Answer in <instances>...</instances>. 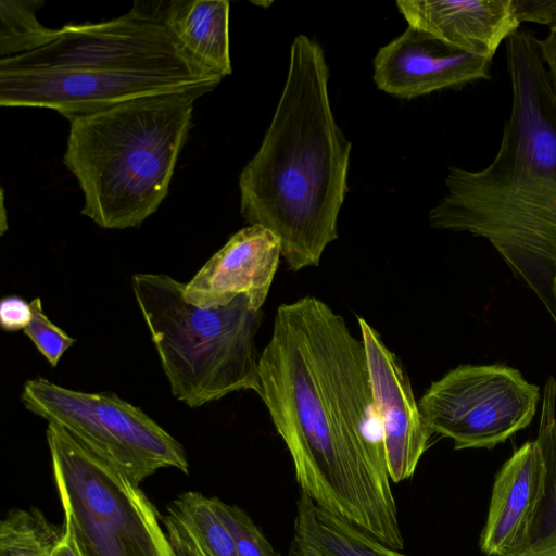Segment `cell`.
I'll return each instance as SVG.
<instances>
[{
	"mask_svg": "<svg viewBox=\"0 0 556 556\" xmlns=\"http://www.w3.org/2000/svg\"><path fill=\"white\" fill-rule=\"evenodd\" d=\"M31 319V306L18 295H9L0 302V326L5 331L25 329Z\"/></svg>",
	"mask_w": 556,
	"mask_h": 556,
	"instance_id": "d4e9b609",
	"label": "cell"
},
{
	"mask_svg": "<svg viewBox=\"0 0 556 556\" xmlns=\"http://www.w3.org/2000/svg\"><path fill=\"white\" fill-rule=\"evenodd\" d=\"M315 503L301 492L287 556H323L316 532Z\"/></svg>",
	"mask_w": 556,
	"mask_h": 556,
	"instance_id": "cb8c5ba5",
	"label": "cell"
},
{
	"mask_svg": "<svg viewBox=\"0 0 556 556\" xmlns=\"http://www.w3.org/2000/svg\"><path fill=\"white\" fill-rule=\"evenodd\" d=\"M511 106L485 167L448 168L429 212L438 230L486 239L513 273L553 308L556 273V92L532 30L506 40Z\"/></svg>",
	"mask_w": 556,
	"mask_h": 556,
	"instance_id": "7a4b0ae2",
	"label": "cell"
},
{
	"mask_svg": "<svg viewBox=\"0 0 556 556\" xmlns=\"http://www.w3.org/2000/svg\"><path fill=\"white\" fill-rule=\"evenodd\" d=\"M396 7L408 26L491 60L521 26L515 0H400Z\"/></svg>",
	"mask_w": 556,
	"mask_h": 556,
	"instance_id": "9a60e30c",
	"label": "cell"
},
{
	"mask_svg": "<svg viewBox=\"0 0 556 556\" xmlns=\"http://www.w3.org/2000/svg\"><path fill=\"white\" fill-rule=\"evenodd\" d=\"M515 4L521 23L549 26L556 16V0H515Z\"/></svg>",
	"mask_w": 556,
	"mask_h": 556,
	"instance_id": "484cf974",
	"label": "cell"
},
{
	"mask_svg": "<svg viewBox=\"0 0 556 556\" xmlns=\"http://www.w3.org/2000/svg\"><path fill=\"white\" fill-rule=\"evenodd\" d=\"M186 283L165 274H136L131 288L172 394L191 408L242 390L260 391L255 338L262 311L245 295L202 308L184 296Z\"/></svg>",
	"mask_w": 556,
	"mask_h": 556,
	"instance_id": "5b68a950",
	"label": "cell"
},
{
	"mask_svg": "<svg viewBox=\"0 0 556 556\" xmlns=\"http://www.w3.org/2000/svg\"><path fill=\"white\" fill-rule=\"evenodd\" d=\"M42 1H0V59L35 50L51 40L55 29L39 23L35 12Z\"/></svg>",
	"mask_w": 556,
	"mask_h": 556,
	"instance_id": "ffe728a7",
	"label": "cell"
},
{
	"mask_svg": "<svg viewBox=\"0 0 556 556\" xmlns=\"http://www.w3.org/2000/svg\"><path fill=\"white\" fill-rule=\"evenodd\" d=\"M64 530L38 508L11 509L0 522V556H52Z\"/></svg>",
	"mask_w": 556,
	"mask_h": 556,
	"instance_id": "d6986e66",
	"label": "cell"
},
{
	"mask_svg": "<svg viewBox=\"0 0 556 556\" xmlns=\"http://www.w3.org/2000/svg\"><path fill=\"white\" fill-rule=\"evenodd\" d=\"M553 295H554L555 311H556V273H555L554 283H553Z\"/></svg>",
	"mask_w": 556,
	"mask_h": 556,
	"instance_id": "f1b7e54d",
	"label": "cell"
},
{
	"mask_svg": "<svg viewBox=\"0 0 556 556\" xmlns=\"http://www.w3.org/2000/svg\"><path fill=\"white\" fill-rule=\"evenodd\" d=\"M357 321L389 476L392 482L399 483L414 476L433 433L422 417L408 376L396 355L364 318L358 317Z\"/></svg>",
	"mask_w": 556,
	"mask_h": 556,
	"instance_id": "8fae6325",
	"label": "cell"
},
{
	"mask_svg": "<svg viewBox=\"0 0 556 556\" xmlns=\"http://www.w3.org/2000/svg\"><path fill=\"white\" fill-rule=\"evenodd\" d=\"M64 534L52 556H83L72 525L64 520Z\"/></svg>",
	"mask_w": 556,
	"mask_h": 556,
	"instance_id": "83f0119b",
	"label": "cell"
},
{
	"mask_svg": "<svg viewBox=\"0 0 556 556\" xmlns=\"http://www.w3.org/2000/svg\"><path fill=\"white\" fill-rule=\"evenodd\" d=\"M547 476L545 494L526 549L518 556H556V383H546L539 435Z\"/></svg>",
	"mask_w": 556,
	"mask_h": 556,
	"instance_id": "ac0fdd59",
	"label": "cell"
},
{
	"mask_svg": "<svg viewBox=\"0 0 556 556\" xmlns=\"http://www.w3.org/2000/svg\"><path fill=\"white\" fill-rule=\"evenodd\" d=\"M217 85L147 72L0 71V105L47 108L66 118L129 100Z\"/></svg>",
	"mask_w": 556,
	"mask_h": 556,
	"instance_id": "30bf717a",
	"label": "cell"
},
{
	"mask_svg": "<svg viewBox=\"0 0 556 556\" xmlns=\"http://www.w3.org/2000/svg\"><path fill=\"white\" fill-rule=\"evenodd\" d=\"M213 502L217 514L231 532L240 556H281L242 508L216 496H213Z\"/></svg>",
	"mask_w": 556,
	"mask_h": 556,
	"instance_id": "7402d4cb",
	"label": "cell"
},
{
	"mask_svg": "<svg viewBox=\"0 0 556 556\" xmlns=\"http://www.w3.org/2000/svg\"><path fill=\"white\" fill-rule=\"evenodd\" d=\"M258 377L301 492L402 551L366 351L344 318L313 295L279 305Z\"/></svg>",
	"mask_w": 556,
	"mask_h": 556,
	"instance_id": "6da1fadb",
	"label": "cell"
},
{
	"mask_svg": "<svg viewBox=\"0 0 556 556\" xmlns=\"http://www.w3.org/2000/svg\"><path fill=\"white\" fill-rule=\"evenodd\" d=\"M281 257L278 237L260 225L233 233L186 283L184 296L202 308L220 307L245 295L262 311Z\"/></svg>",
	"mask_w": 556,
	"mask_h": 556,
	"instance_id": "4fadbf2b",
	"label": "cell"
},
{
	"mask_svg": "<svg viewBox=\"0 0 556 556\" xmlns=\"http://www.w3.org/2000/svg\"><path fill=\"white\" fill-rule=\"evenodd\" d=\"M55 488L83 556H176L157 509L123 472L48 421Z\"/></svg>",
	"mask_w": 556,
	"mask_h": 556,
	"instance_id": "8992f818",
	"label": "cell"
},
{
	"mask_svg": "<svg viewBox=\"0 0 556 556\" xmlns=\"http://www.w3.org/2000/svg\"><path fill=\"white\" fill-rule=\"evenodd\" d=\"M314 515L323 556H406L316 504Z\"/></svg>",
	"mask_w": 556,
	"mask_h": 556,
	"instance_id": "44dd1931",
	"label": "cell"
},
{
	"mask_svg": "<svg viewBox=\"0 0 556 556\" xmlns=\"http://www.w3.org/2000/svg\"><path fill=\"white\" fill-rule=\"evenodd\" d=\"M98 71L168 73L218 85L222 77L193 63L159 18L156 3L135 2L123 16L68 24L46 45L0 59V71Z\"/></svg>",
	"mask_w": 556,
	"mask_h": 556,
	"instance_id": "ba28073f",
	"label": "cell"
},
{
	"mask_svg": "<svg viewBox=\"0 0 556 556\" xmlns=\"http://www.w3.org/2000/svg\"><path fill=\"white\" fill-rule=\"evenodd\" d=\"M539 387L501 365H460L433 381L418 404L432 433L455 450L493 447L534 417Z\"/></svg>",
	"mask_w": 556,
	"mask_h": 556,
	"instance_id": "9c48e42d",
	"label": "cell"
},
{
	"mask_svg": "<svg viewBox=\"0 0 556 556\" xmlns=\"http://www.w3.org/2000/svg\"><path fill=\"white\" fill-rule=\"evenodd\" d=\"M538 49L556 92V16L545 37L538 38Z\"/></svg>",
	"mask_w": 556,
	"mask_h": 556,
	"instance_id": "4316f807",
	"label": "cell"
},
{
	"mask_svg": "<svg viewBox=\"0 0 556 556\" xmlns=\"http://www.w3.org/2000/svg\"><path fill=\"white\" fill-rule=\"evenodd\" d=\"M21 401L30 413L63 426L135 484L162 468L189 471L182 445L115 393H86L37 377L24 383Z\"/></svg>",
	"mask_w": 556,
	"mask_h": 556,
	"instance_id": "52a82bcc",
	"label": "cell"
},
{
	"mask_svg": "<svg viewBox=\"0 0 556 556\" xmlns=\"http://www.w3.org/2000/svg\"><path fill=\"white\" fill-rule=\"evenodd\" d=\"M31 319L23 330L41 355L55 367L63 354L75 343L63 329L54 325L45 314L39 298L30 302Z\"/></svg>",
	"mask_w": 556,
	"mask_h": 556,
	"instance_id": "603a6c76",
	"label": "cell"
},
{
	"mask_svg": "<svg viewBox=\"0 0 556 556\" xmlns=\"http://www.w3.org/2000/svg\"><path fill=\"white\" fill-rule=\"evenodd\" d=\"M321 46L298 35L273 119L239 176L240 213L274 232L289 269L318 266L338 238L352 144L331 110Z\"/></svg>",
	"mask_w": 556,
	"mask_h": 556,
	"instance_id": "3957f363",
	"label": "cell"
},
{
	"mask_svg": "<svg viewBox=\"0 0 556 556\" xmlns=\"http://www.w3.org/2000/svg\"><path fill=\"white\" fill-rule=\"evenodd\" d=\"M163 525L176 556H240L213 497L200 492L179 494L167 506Z\"/></svg>",
	"mask_w": 556,
	"mask_h": 556,
	"instance_id": "e0dca14e",
	"label": "cell"
},
{
	"mask_svg": "<svg viewBox=\"0 0 556 556\" xmlns=\"http://www.w3.org/2000/svg\"><path fill=\"white\" fill-rule=\"evenodd\" d=\"M214 89L154 94L72 116L63 162L76 177L81 214L105 229L140 225L168 193L194 102Z\"/></svg>",
	"mask_w": 556,
	"mask_h": 556,
	"instance_id": "277c9868",
	"label": "cell"
},
{
	"mask_svg": "<svg viewBox=\"0 0 556 556\" xmlns=\"http://www.w3.org/2000/svg\"><path fill=\"white\" fill-rule=\"evenodd\" d=\"M547 468L536 440L526 442L503 465L493 489L480 547L489 556H518L530 540L542 504Z\"/></svg>",
	"mask_w": 556,
	"mask_h": 556,
	"instance_id": "5bb4252c",
	"label": "cell"
},
{
	"mask_svg": "<svg viewBox=\"0 0 556 556\" xmlns=\"http://www.w3.org/2000/svg\"><path fill=\"white\" fill-rule=\"evenodd\" d=\"M159 17L193 63L222 78L231 74L229 1H159Z\"/></svg>",
	"mask_w": 556,
	"mask_h": 556,
	"instance_id": "2e32d148",
	"label": "cell"
},
{
	"mask_svg": "<svg viewBox=\"0 0 556 556\" xmlns=\"http://www.w3.org/2000/svg\"><path fill=\"white\" fill-rule=\"evenodd\" d=\"M491 63V59L464 53L408 26L378 50L374 81L392 97L413 99L490 79Z\"/></svg>",
	"mask_w": 556,
	"mask_h": 556,
	"instance_id": "7c38bea8",
	"label": "cell"
}]
</instances>
